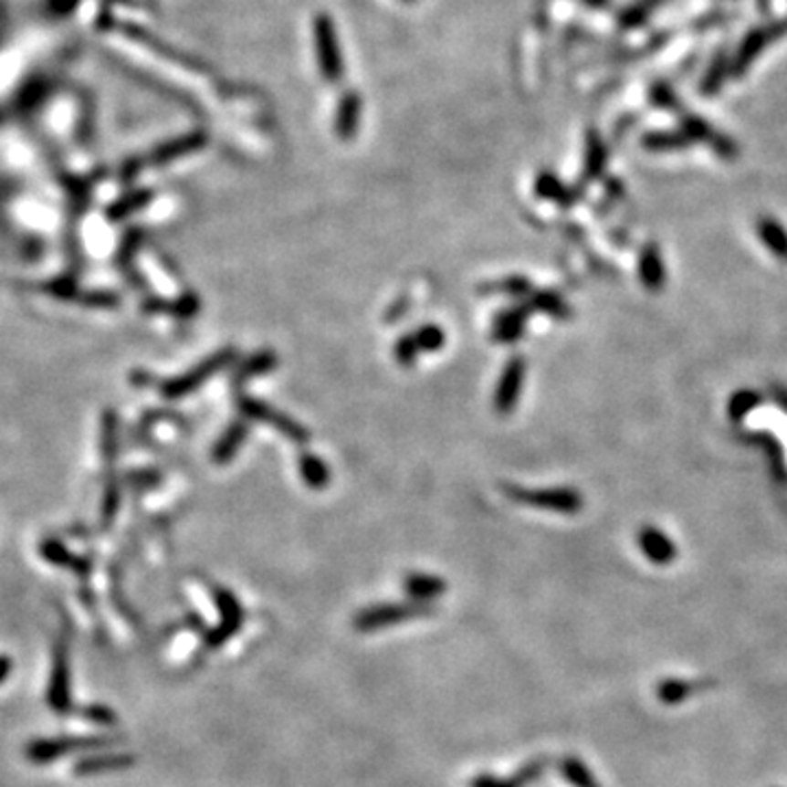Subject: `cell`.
Here are the masks:
<instances>
[{
	"label": "cell",
	"instance_id": "6da1fadb",
	"mask_svg": "<svg viewBox=\"0 0 787 787\" xmlns=\"http://www.w3.org/2000/svg\"><path fill=\"white\" fill-rule=\"evenodd\" d=\"M235 359H236L235 348H224V351L213 354V357L206 359V362H202L199 365H195L193 370H188V373L166 381V383L163 385V394L166 398L186 396V394L195 392L197 387H202L204 383H206L210 376L219 374L221 370L230 368V365L235 363Z\"/></svg>",
	"mask_w": 787,
	"mask_h": 787
},
{
	"label": "cell",
	"instance_id": "7a4b0ae2",
	"mask_svg": "<svg viewBox=\"0 0 787 787\" xmlns=\"http://www.w3.org/2000/svg\"><path fill=\"white\" fill-rule=\"evenodd\" d=\"M313 37L315 48H318L321 75H324L326 81L337 83L343 75V59L335 25H332V20L326 14H320L318 18L313 20Z\"/></svg>",
	"mask_w": 787,
	"mask_h": 787
},
{
	"label": "cell",
	"instance_id": "3957f363",
	"mask_svg": "<svg viewBox=\"0 0 787 787\" xmlns=\"http://www.w3.org/2000/svg\"><path fill=\"white\" fill-rule=\"evenodd\" d=\"M503 492H506L509 498H514L517 503H525V506L539 508V509H551V512L573 514L578 512L582 506V497L578 492L569 490V488L528 490V488H519V486H503Z\"/></svg>",
	"mask_w": 787,
	"mask_h": 787
},
{
	"label": "cell",
	"instance_id": "277c9868",
	"mask_svg": "<svg viewBox=\"0 0 787 787\" xmlns=\"http://www.w3.org/2000/svg\"><path fill=\"white\" fill-rule=\"evenodd\" d=\"M238 409H241V414L246 415L247 420L274 426L276 431H280L282 435H287L291 442H296V445H307L309 442V431L304 429L298 420L289 418V415L278 412V409L269 407L268 403H260L257 398L249 396H241L238 398Z\"/></svg>",
	"mask_w": 787,
	"mask_h": 787
},
{
	"label": "cell",
	"instance_id": "5b68a950",
	"mask_svg": "<svg viewBox=\"0 0 787 787\" xmlns=\"http://www.w3.org/2000/svg\"><path fill=\"white\" fill-rule=\"evenodd\" d=\"M525 373H528V363H525L520 357H512L506 363L495 392V409L498 414H509L514 407H517Z\"/></svg>",
	"mask_w": 787,
	"mask_h": 787
},
{
	"label": "cell",
	"instance_id": "8992f818",
	"mask_svg": "<svg viewBox=\"0 0 787 787\" xmlns=\"http://www.w3.org/2000/svg\"><path fill=\"white\" fill-rule=\"evenodd\" d=\"M206 145V134H202V131H191V134H184L180 138H173V141L163 142V145H158L153 149L152 153H149V164H169L173 163V160L186 156V153L197 152V149H202Z\"/></svg>",
	"mask_w": 787,
	"mask_h": 787
},
{
	"label": "cell",
	"instance_id": "52a82bcc",
	"mask_svg": "<svg viewBox=\"0 0 787 787\" xmlns=\"http://www.w3.org/2000/svg\"><path fill=\"white\" fill-rule=\"evenodd\" d=\"M528 318H530V309L525 307V304H519V307H512V309H508V311H501L495 320L492 337H495L497 341H503V343L517 341L519 337L523 335L525 321H528Z\"/></svg>",
	"mask_w": 787,
	"mask_h": 787
},
{
	"label": "cell",
	"instance_id": "ba28073f",
	"mask_svg": "<svg viewBox=\"0 0 787 787\" xmlns=\"http://www.w3.org/2000/svg\"><path fill=\"white\" fill-rule=\"evenodd\" d=\"M715 680L707 678V680H663L661 685H658L656 694L658 700L665 702V705H678V702H685L687 698L700 694V691L713 689Z\"/></svg>",
	"mask_w": 787,
	"mask_h": 787
},
{
	"label": "cell",
	"instance_id": "9c48e42d",
	"mask_svg": "<svg viewBox=\"0 0 787 787\" xmlns=\"http://www.w3.org/2000/svg\"><path fill=\"white\" fill-rule=\"evenodd\" d=\"M249 434L247 423H243V420H236V423H232L228 429L224 431V435L219 437L217 445L213 448V459L217 464H228L232 457L236 456V451L241 448L243 442H246V437Z\"/></svg>",
	"mask_w": 787,
	"mask_h": 787
},
{
	"label": "cell",
	"instance_id": "30bf717a",
	"mask_svg": "<svg viewBox=\"0 0 787 787\" xmlns=\"http://www.w3.org/2000/svg\"><path fill=\"white\" fill-rule=\"evenodd\" d=\"M359 114H362V99L354 92H348L337 108L335 131L341 141H351L359 127Z\"/></svg>",
	"mask_w": 787,
	"mask_h": 787
},
{
	"label": "cell",
	"instance_id": "8fae6325",
	"mask_svg": "<svg viewBox=\"0 0 787 787\" xmlns=\"http://www.w3.org/2000/svg\"><path fill=\"white\" fill-rule=\"evenodd\" d=\"M276 363H278V357H276L271 351H263L252 354V357H247L246 362L241 363V368H236L235 373V385H241L243 381L252 379V376H260V374H268L271 370L276 368Z\"/></svg>",
	"mask_w": 787,
	"mask_h": 787
},
{
	"label": "cell",
	"instance_id": "7c38bea8",
	"mask_svg": "<svg viewBox=\"0 0 787 787\" xmlns=\"http://www.w3.org/2000/svg\"><path fill=\"white\" fill-rule=\"evenodd\" d=\"M300 475L304 484L313 490H321V488L329 486L331 481V470L324 464V459H320L313 453H302L300 456Z\"/></svg>",
	"mask_w": 787,
	"mask_h": 787
},
{
	"label": "cell",
	"instance_id": "4fadbf2b",
	"mask_svg": "<svg viewBox=\"0 0 787 787\" xmlns=\"http://www.w3.org/2000/svg\"><path fill=\"white\" fill-rule=\"evenodd\" d=\"M145 311H166L171 315H177V318H193V315L199 311V298L195 293H184V296L177 298L175 302H163L158 300V298H152V300L145 304Z\"/></svg>",
	"mask_w": 787,
	"mask_h": 787
},
{
	"label": "cell",
	"instance_id": "5bb4252c",
	"mask_svg": "<svg viewBox=\"0 0 787 787\" xmlns=\"http://www.w3.org/2000/svg\"><path fill=\"white\" fill-rule=\"evenodd\" d=\"M153 199V193L149 191V188H141V191L130 193V195L116 199L112 206L108 208V219L110 221H121L125 217H130V215H134L136 210L145 208L149 202Z\"/></svg>",
	"mask_w": 787,
	"mask_h": 787
},
{
	"label": "cell",
	"instance_id": "9a60e30c",
	"mask_svg": "<svg viewBox=\"0 0 787 787\" xmlns=\"http://www.w3.org/2000/svg\"><path fill=\"white\" fill-rule=\"evenodd\" d=\"M641 550L645 551V556L652 558V562H656V564L672 562V558L676 553L672 542H669L663 534H658V531H654V530H647L641 534Z\"/></svg>",
	"mask_w": 787,
	"mask_h": 787
},
{
	"label": "cell",
	"instance_id": "2e32d148",
	"mask_svg": "<svg viewBox=\"0 0 787 787\" xmlns=\"http://www.w3.org/2000/svg\"><path fill=\"white\" fill-rule=\"evenodd\" d=\"M42 556L48 560V562L59 564V567H68L75 571H86L88 562L86 560L77 558L75 553H70L59 540H47L42 545Z\"/></svg>",
	"mask_w": 787,
	"mask_h": 787
},
{
	"label": "cell",
	"instance_id": "e0dca14e",
	"mask_svg": "<svg viewBox=\"0 0 787 787\" xmlns=\"http://www.w3.org/2000/svg\"><path fill=\"white\" fill-rule=\"evenodd\" d=\"M414 340L418 343L420 352H437L442 351V346L446 343V335L445 331H442V326L425 324L414 332Z\"/></svg>",
	"mask_w": 787,
	"mask_h": 787
},
{
	"label": "cell",
	"instance_id": "ac0fdd59",
	"mask_svg": "<svg viewBox=\"0 0 787 787\" xmlns=\"http://www.w3.org/2000/svg\"><path fill=\"white\" fill-rule=\"evenodd\" d=\"M530 300H531V309H539V311L550 313L551 318H567L569 315V307L560 300L556 293H550V291L534 293Z\"/></svg>",
	"mask_w": 787,
	"mask_h": 787
},
{
	"label": "cell",
	"instance_id": "d6986e66",
	"mask_svg": "<svg viewBox=\"0 0 787 787\" xmlns=\"http://www.w3.org/2000/svg\"><path fill=\"white\" fill-rule=\"evenodd\" d=\"M481 291H501V293H509V296H530L531 282L528 278H520V276H514V278H503L495 282V285L481 287Z\"/></svg>",
	"mask_w": 787,
	"mask_h": 787
},
{
	"label": "cell",
	"instance_id": "ffe728a7",
	"mask_svg": "<svg viewBox=\"0 0 787 787\" xmlns=\"http://www.w3.org/2000/svg\"><path fill=\"white\" fill-rule=\"evenodd\" d=\"M536 193H539L540 197L556 199V202L569 204V197H567V193H564L562 184H560L556 177H551L550 173L540 175L539 180H536Z\"/></svg>",
	"mask_w": 787,
	"mask_h": 787
},
{
	"label": "cell",
	"instance_id": "44dd1931",
	"mask_svg": "<svg viewBox=\"0 0 787 787\" xmlns=\"http://www.w3.org/2000/svg\"><path fill=\"white\" fill-rule=\"evenodd\" d=\"M116 457V414H103V459L114 462Z\"/></svg>",
	"mask_w": 787,
	"mask_h": 787
},
{
	"label": "cell",
	"instance_id": "7402d4cb",
	"mask_svg": "<svg viewBox=\"0 0 787 787\" xmlns=\"http://www.w3.org/2000/svg\"><path fill=\"white\" fill-rule=\"evenodd\" d=\"M418 354H420V348L418 343H415L414 335L401 337V340L396 341V346H394V357H396V362L403 365H412Z\"/></svg>",
	"mask_w": 787,
	"mask_h": 787
},
{
	"label": "cell",
	"instance_id": "603a6c76",
	"mask_svg": "<svg viewBox=\"0 0 787 787\" xmlns=\"http://www.w3.org/2000/svg\"><path fill=\"white\" fill-rule=\"evenodd\" d=\"M407 586L414 595H434V593L442 591V582L435 578H426V575H412Z\"/></svg>",
	"mask_w": 787,
	"mask_h": 787
},
{
	"label": "cell",
	"instance_id": "cb8c5ba5",
	"mask_svg": "<svg viewBox=\"0 0 787 787\" xmlns=\"http://www.w3.org/2000/svg\"><path fill=\"white\" fill-rule=\"evenodd\" d=\"M7 669H9V663L5 661V658H0V680H3V676L7 674Z\"/></svg>",
	"mask_w": 787,
	"mask_h": 787
},
{
	"label": "cell",
	"instance_id": "d4e9b609",
	"mask_svg": "<svg viewBox=\"0 0 787 787\" xmlns=\"http://www.w3.org/2000/svg\"><path fill=\"white\" fill-rule=\"evenodd\" d=\"M404 3H414V0H404Z\"/></svg>",
	"mask_w": 787,
	"mask_h": 787
}]
</instances>
